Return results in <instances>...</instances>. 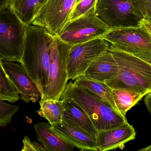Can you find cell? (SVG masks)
<instances>
[{
  "label": "cell",
  "instance_id": "1",
  "mask_svg": "<svg viewBox=\"0 0 151 151\" xmlns=\"http://www.w3.org/2000/svg\"><path fill=\"white\" fill-rule=\"evenodd\" d=\"M54 37L40 26L33 24L27 26L21 63L36 83L41 97L48 84L51 47Z\"/></svg>",
  "mask_w": 151,
  "mask_h": 151
},
{
  "label": "cell",
  "instance_id": "2",
  "mask_svg": "<svg viewBox=\"0 0 151 151\" xmlns=\"http://www.w3.org/2000/svg\"><path fill=\"white\" fill-rule=\"evenodd\" d=\"M66 98L73 99L85 111L98 132L127 122L119 111L90 90L75 85L72 81L68 83L60 100Z\"/></svg>",
  "mask_w": 151,
  "mask_h": 151
},
{
  "label": "cell",
  "instance_id": "3",
  "mask_svg": "<svg viewBox=\"0 0 151 151\" xmlns=\"http://www.w3.org/2000/svg\"><path fill=\"white\" fill-rule=\"evenodd\" d=\"M108 50L117 62L118 71L115 78L105 83L112 89L148 93L151 86V64L134 55L110 47Z\"/></svg>",
  "mask_w": 151,
  "mask_h": 151
},
{
  "label": "cell",
  "instance_id": "4",
  "mask_svg": "<svg viewBox=\"0 0 151 151\" xmlns=\"http://www.w3.org/2000/svg\"><path fill=\"white\" fill-rule=\"evenodd\" d=\"M27 27L9 5L0 9V60L21 63Z\"/></svg>",
  "mask_w": 151,
  "mask_h": 151
},
{
  "label": "cell",
  "instance_id": "5",
  "mask_svg": "<svg viewBox=\"0 0 151 151\" xmlns=\"http://www.w3.org/2000/svg\"><path fill=\"white\" fill-rule=\"evenodd\" d=\"M72 46L56 36L54 37L51 47L48 84L40 100L60 99L69 80L67 63Z\"/></svg>",
  "mask_w": 151,
  "mask_h": 151
},
{
  "label": "cell",
  "instance_id": "6",
  "mask_svg": "<svg viewBox=\"0 0 151 151\" xmlns=\"http://www.w3.org/2000/svg\"><path fill=\"white\" fill-rule=\"evenodd\" d=\"M95 10L69 21L56 37L65 43L74 45L104 36L111 29L99 18Z\"/></svg>",
  "mask_w": 151,
  "mask_h": 151
},
{
  "label": "cell",
  "instance_id": "7",
  "mask_svg": "<svg viewBox=\"0 0 151 151\" xmlns=\"http://www.w3.org/2000/svg\"><path fill=\"white\" fill-rule=\"evenodd\" d=\"M95 13L112 29L141 26L143 20L131 0H99Z\"/></svg>",
  "mask_w": 151,
  "mask_h": 151
},
{
  "label": "cell",
  "instance_id": "8",
  "mask_svg": "<svg viewBox=\"0 0 151 151\" xmlns=\"http://www.w3.org/2000/svg\"><path fill=\"white\" fill-rule=\"evenodd\" d=\"M100 38L122 52L136 55H151V35L141 25L112 29Z\"/></svg>",
  "mask_w": 151,
  "mask_h": 151
},
{
  "label": "cell",
  "instance_id": "9",
  "mask_svg": "<svg viewBox=\"0 0 151 151\" xmlns=\"http://www.w3.org/2000/svg\"><path fill=\"white\" fill-rule=\"evenodd\" d=\"M109 47V43L100 38L72 45L67 63L68 79L83 76L90 65Z\"/></svg>",
  "mask_w": 151,
  "mask_h": 151
},
{
  "label": "cell",
  "instance_id": "10",
  "mask_svg": "<svg viewBox=\"0 0 151 151\" xmlns=\"http://www.w3.org/2000/svg\"><path fill=\"white\" fill-rule=\"evenodd\" d=\"M77 0H47L31 24L56 36L69 21Z\"/></svg>",
  "mask_w": 151,
  "mask_h": 151
},
{
  "label": "cell",
  "instance_id": "11",
  "mask_svg": "<svg viewBox=\"0 0 151 151\" xmlns=\"http://www.w3.org/2000/svg\"><path fill=\"white\" fill-rule=\"evenodd\" d=\"M0 64L19 91L21 99L27 103L38 101L41 97L38 88L22 63L1 60Z\"/></svg>",
  "mask_w": 151,
  "mask_h": 151
},
{
  "label": "cell",
  "instance_id": "12",
  "mask_svg": "<svg viewBox=\"0 0 151 151\" xmlns=\"http://www.w3.org/2000/svg\"><path fill=\"white\" fill-rule=\"evenodd\" d=\"M51 129L57 135L82 151H99L97 139L63 117L60 123L51 125Z\"/></svg>",
  "mask_w": 151,
  "mask_h": 151
},
{
  "label": "cell",
  "instance_id": "13",
  "mask_svg": "<svg viewBox=\"0 0 151 151\" xmlns=\"http://www.w3.org/2000/svg\"><path fill=\"white\" fill-rule=\"evenodd\" d=\"M136 132L128 122L117 127L98 132L97 144L99 151L116 149L135 138Z\"/></svg>",
  "mask_w": 151,
  "mask_h": 151
},
{
  "label": "cell",
  "instance_id": "14",
  "mask_svg": "<svg viewBox=\"0 0 151 151\" xmlns=\"http://www.w3.org/2000/svg\"><path fill=\"white\" fill-rule=\"evenodd\" d=\"M118 66L113 54L108 50L89 66L83 76L99 82L106 83L117 76Z\"/></svg>",
  "mask_w": 151,
  "mask_h": 151
},
{
  "label": "cell",
  "instance_id": "15",
  "mask_svg": "<svg viewBox=\"0 0 151 151\" xmlns=\"http://www.w3.org/2000/svg\"><path fill=\"white\" fill-rule=\"evenodd\" d=\"M49 122L34 125L36 136L45 151H73L75 146L62 139L51 129Z\"/></svg>",
  "mask_w": 151,
  "mask_h": 151
},
{
  "label": "cell",
  "instance_id": "16",
  "mask_svg": "<svg viewBox=\"0 0 151 151\" xmlns=\"http://www.w3.org/2000/svg\"><path fill=\"white\" fill-rule=\"evenodd\" d=\"M63 102V117L68 119L91 136L97 138L98 132L85 111L73 99H62Z\"/></svg>",
  "mask_w": 151,
  "mask_h": 151
},
{
  "label": "cell",
  "instance_id": "17",
  "mask_svg": "<svg viewBox=\"0 0 151 151\" xmlns=\"http://www.w3.org/2000/svg\"><path fill=\"white\" fill-rule=\"evenodd\" d=\"M47 0H10L9 6L19 19L28 26L32 23Z\"/></svg>",
  "mask_w": 151,
  "mask_h": 151
},
{
  "label": "cell",
  "instance_id": "18",
  "mask_svg": "<svg viewBox=\"0 0 151 151\" xmlns=\"http://www.w3.org/2000/svg\"><path fill=\"white\" fill-rule=\"evenodd\" d=\"M74 83L76 86L84 87L90 90L104 102L119 111L113 98V89L106 83L95 81L82 76L76 78Z\"/></svg>",
  "mask_w": 151,
  "mask_h": 151
},
{
  "label": "cell",
  "instance_id": "19",
  "mask_svg": "<svg viewBox=\"0 0 151 151\" xmlns=\"http://www.w3.org/2000/svg\"><path fill=\"white\" fill-rule=\"evenodd\" d=\"M113 98L118 111L126 117L128 110L135 106L145 96L139 92L123 89H112Z\"/></svg>",
  "mask_w": 151,
  "mask_h": 151
},
{
  "label": "cell",
  "instance_id": "20",
  "mask_svg": "<svg viewBox=\"0 0 151 151\" xmlns=\"http://www.w3.org/2000/svg\"><path fill=\"white\" fill-rule=\"evenodd\" d=\"M40 108L37 111L40 117H44L51 125L60 123L63 121L64 113L62 100L47 99L39 101Z\"/></svg>",
  "mask_w": 151,
  "mask_h": 151
},
{
  "label": "cell",
  "instance_id": "21",
  "mask_svg": "<svg viewBox=\"0 0 151 151\" xmlns=\"http://www.w3.org/2000/svg\"><path fill=\"white\" fill-rule=\"evenodd\" d=\"M0 100L15 103L21 99L20 93L0 64Z\"/></svg>",
  "mask_w": 151,
  "mask_h": 151
},
{
  "label": "cell",
  "instance_id": "22",
  "mask_svg": "<svg viewBox=\"0 0 151 151\" xmlns=\"http://www.w3.org/2000/svg\"><path fill=\"white\" fill-rule=\"evenodd\" d=\"M98 1L99 0H79L75 5L69 21L77 19L92 10H96Z\"/></svg>",
  "mask_w": 151,
  "mask_h": 151
},
{
  "label": "cell",
  "instance_id": "23",
  "mask_svg": "<svg viewBox=\"0 0 151 151\" xmlns=\"http://www.w3.org/2000/svg\"><path fill=\"white\" fill-rule=\"evenodd\" d=\"M0 101V125L6 127L11 123V119L15 113L19 110V106L7 104Z\"/></svg>",
  "mask_w": 151,
  "mask_h": 151
},
{
  "label": "cell",
  "instance_id": "24",
  "mask_svg": "<svg viewBox=\"0 0 151 151\" xmlns=\"http://www.w3.org/2000/svg\"><path fill=\"white\" fill-rule=\"evenodd\" d=\"M24 146L22 151H45L43 145L36 141L32 142L27 136L24 138Z\"/></svg>",
  "mask_w": 151,
  "mask_h": 151
},
{
  "label": "cell",
  "instance_id": "25",
  "mask_svg": "<svg viewBox=\"0 0 151 151\" xmlns=\"http://www.w3.org/2000/svg\"><path fill=\"white\" fill-rule=\"evenodd\" d=\"M131 1L138 14L142 18L145 19L146 13L144 0H131Z\"/></svg>",
  "mask_w": 151,
  "mask_h": 151
},
{
  "label": "cell",
  "instance_id": "26",
  "mask_svg": "<svg viewBox=\"0 0 151 151\" xmlns=\"http://www.w3.org/2000/svg\"><path fill=\"white\" fill-rule=\"evenodd\" d=\"M144 2L146 13L145 18L144 19L151 21V0H144Z\"/></svg>",
  "mask_w": 151,
  "mask_h": 151
},
{
  "label": "cell",
  "instance_id": "27",
  "mask_svg": "<svg viewBox=\"0 0 151 151\" xmlns=\"http://www.w3.org/2000/svg\"><path fill=\"white\" fill-rule=\"evenodd\" d=\"M144 102L146 106L147 110L151 115V92L148 93L146 95L144 99Z\"/></svg>",
  "mask_w": 151,
  "mask_h": 151
},
{
  "label": "cell",
  "instance_id": "28",
  "mask_svg": "<svg viewBox=\"0 0 151 151\" xmlns=\"http://www.w3.org/2000/svg\"><path fill=\"white\" fill-rule=\"evenodd\" d=\"M141 26L146 30L151 35V21L143 19L141 23Z\"/></svg>",
  "mask_w": 151,
  "mask_h": 151
},
{
  "label": "cell",
  "instance_id": "29",
  "mask_svg": "<svg viewBox=\"0 0 151 151\" xmlns=\"http://www.w3.org/2000/svg\"><path fill=\"white\" fill-rule=\"evenodd\" d=\"M136 56L141 58L142 60H144L151 64V55H136ZM150 92H151V86L150 90L148 91V93Z\"/></svg>",
  "mask_w": 151,
  "mask_h": 151
},
{
  "label": "cell",
  "instance_id": "30",
  "mask_svg": "<svg viewBox=\"0 0 151 151\" xmlns=\"http://www.w3.org/2000/svg\"><path fill=\"white\" fill-rule=\"evenodd\" d=\"M10 0H0V9L9 6Z\"/></svg>",
  "mask_w": 151,
  "mask_h": 151
},
{
  "label": "cell",
  "instance_id": "31",
  "mask_svg": "<svg viewBox=\"0 0 151 151\" xmlns=\"http://www.w3.org/2000/svg\"><path fill=\"white\" fill-rule=\"evenodd\" d=\"M139 151H151V145L147 147H145L143 149H140Z\"/></svg>",
  "mask_w": 151,
  "mask_h": 151
},
{
  "label": "cell",
  "instance_id": "32",
  "mask_svg": "<svg viewBox=\"0 0 151 151\" xmlns=\"http://www.w3.org/2000/svg\"><path fill=\"white\" fill-rule=\"evenodd\" d=\"M79 0H77V2H78L79 1Z\"/></svg>",
  "mask_w": 151,
  "mask_h": 151
}]
</instances>
